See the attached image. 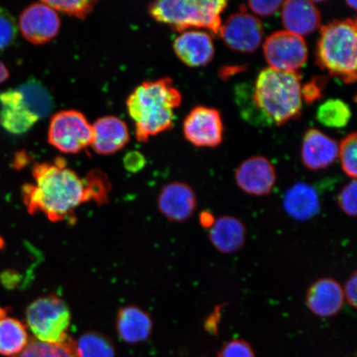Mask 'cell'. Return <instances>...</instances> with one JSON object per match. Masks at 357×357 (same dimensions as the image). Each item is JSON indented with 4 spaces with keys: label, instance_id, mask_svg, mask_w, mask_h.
I'll return each instance as SVG.
<instances>
[{
    "label": "cell",
    "instance_id": "39",
    "mask_svg": "<svg viewBox=\"0 0 357 357\" xmlns=\"http://www.w3.org/2000/svg\"><path fill=\"white\" fill-rule=\"evenodd\" d=\"M26 155L24 153H20L16 155L15 159V167L17 169H21L22 167H24V165L26 162Z\"/></svg>",
    "mask_w": 357,
    "mask_h": 357
},
{
    "label": "cell",
    "instance_id": "5",
    "mask_svg": "<svg viewBox=\"0 0 357 357\" xmlns=\"http://www.w3.org/2000/svg\"><path fill=\"white\" fill-rule=\"evenodd\" d=\"M225 0H163L151 3L150 15L178 33L203 29L218 34L222 24Z\"/></svg>",
    "mask_w": 357,
    "mask_h": 357
},
{
    "label": "cell",
    "instance_id": "22",
    "mask_svg": "<svg viewBox=\"0 0 357 357\" xmlns=\"http://www.w3.org/2000/svg\"><path fill=\"white\" fill-rule=\"evenodd\" d=\"M153 323L149 312L135 305L119 310L116 319L119 337L128 344L145 342L153 332Z\"/></svg>",
    "mask_w": 357,
    "mask_h": 357
},
{
    "label": "cell",
    "instance_id": "16",
    "mask_svg": "<svg viewBox=\"0 0 357 357\" xmlns=\"http://www.w3.org/2000/svg\"><path fill=\"white\" fill-rule=\"evenodd\" d=\"M0 123L8 132L20 135L29 132L39 121L17 89L0 93Z\"/></svg>",
    "mask_w": 357,
    "mask_h": 357
},
{
    "label": "cell",
    "instance_id": "11",
    "mask_svg": "<svg viewBox=\"0 0 357 357\" xmlns=\"http://www.w3.org/2000/svg\"><path fill=\"white\" fill-rule=\"evenodd\" d=\"M20 28L26 41L43 45L51 42L59 33L61 20L57 12L47 3H34L22 12Z\"/></svg>",
    "mask_w": 357,
    "mask_h": 357
},
{
    "label": "cell",
    "instance_id": "28",
    "mask_svg": "<svg viewBox=\"0 0 357 357\" xmlns=\"http://www.w3.org/2000/svg\"><path fill=\"white\" fill-rule=\"evenodd\" d=\"M357 134L350 133L339 144L338 158H340L343 172L352 180L357 176Z\"/></svg>",
    "mask_w": 357,
    "mask_h": 357
},
{
    "label": "cell",
    "instance_id": "13",
    "mask_svg": "<svg viewBox=\"0 0 357 357\" xmlns=\"http://www.w3.org/2000/svg\"><path fill=\"white\" fill-rule=\"evenodd\" d=\"M198 200L195 192L186 183L174 181L160 190L158 205L159 211L169 221L184 222L194 215Z\"/></svg>",
    "mask_w": 357,
    "mask_h": 357
},
{
    "label": "cell",
    "instance_id": "33",
    "mask_svg": "<svg viewBox=\"0 0 357 357\" xmlns=\"http://www.w3.org/2000/svg\"><path fill=\"white\" fill-rule=\"evenodd\" d=\"M327 82L325 77H317L309 83L301 87L302 99L305 100L307 104H312L317 100L320 99Z\"/></svg>",
    "mask_w": 357,
    "mask_h": 357
},
{
    "label": "cell",
    "instance_id": "21",
    "mask_svg": "<svg viewBox=\"0 0 357 357\" xmlns=\"http://www.w3.org/2000/svg\"><path fill=\"white\" fill-rule=\"evenodd\" d=\"M283 205L288 215L298 222L312 220L321 209L318 191L305 182H298L290 187L284 196Z\"/></svg>",
    "mask_w": 357,
    "mask_h": 357
},
{
    "label": "cell",
    "instance_id": "26",
    "mask_svg": "<svg viewBox=\"0 0 357 357\" xmlns=\"http://www.w3.org/2000/svg\"><path fill=\"white\" fill-rule=\"evenodd\" d=\"M351 118V110L346 102L339 99H329L317 109L316 119L324 126L330 128H342Z\"/></svg>",
    "mask_w": 357,
    "mask_h": 357
},
{
    "label": "cell",
    "instance_id": "40",
    "mask_svg": "<svg viewBox=\"0 0 357 357\" xmlns=\"http://www.w3.org/2000/svg\"><path fill=\"white\" fill-rule=\"evenodd\" d=\"M8 77H10V73H8L7 67L0 61V83L6 82Z\"/></svg>",
    "mask_w": 357,
    "mask_h": 357
},
{
    "label": "cell",
    "instance_id": "36",
    "mask_svg": "<svg viewBox=\"0 0 357 357\" xmlns=\"http://www.w3.org/2000/svg\"><path fill=\"white\" fill-rule=\"evenodd\" d=\"M223 307H225L223 305H217L204 321L205 331L214 336H216L218 333Z\"/></svg>",
    "mask_w": 357,
    "mask_h": 357
},
{
    "label": "cell",
    "instance_id": "7",
    "mask_svg": "<svg viewBox=\"0 0 357 357\" xmlns=\"http://www.w3.org/2000/svg\"><path fill=\"white\" fill-rule=\"evenodd\" d=\"M47 138L49 144L61 153H78L92 144V125L77 110L58 112L49 124Z\"/></svg>",
    "mask_w": 357,
    "mask_h": 357
},
{
    "label": "cell",
    "instance_id": "29",
    "mask_svg": "<svg viewBox=\"0 0 357 357\" xmlns=\"http://www.w3.org/2000/svg\"><path fill=\"white\" fill-rule=\"evenodd\" d=\"M56 12L65 13L79 20H86L95 8L96 1L89 0H73V1H43Z\"/></svg>",
    "mask_w": 357,
    "mask_h": 357
},
{
    "label": "cell",
    "instance_id": "30",
    "mask_svg": "<svg viewBox=\"0 0 357 357\" xmlns=\"http://www.w3.org/2000/svg\"><path fill=\"white\" fill-rule=\"evenodd\" d=\"M17 33L15 19L10 13L0 6V50L11 46Z\"/></svg>",
    "mask_w": 357,
    "mask_h": 357
},
{
    "label": "cell",
    "instance_id": "19",
    "mask_svg": "<svg viewBox=\"0 0 357 357\" xmlns=\"http://www.w3.org/2000/svg\"><path fill=\"white\" fill-rule=\"evenodd\" d=\"M281 19L285 31L301 36L314 33L321 25V13L316 4L305 0H288L282 4Z\"/></svg>",
    "mask_w": 357,
    "mask_h": 357
},
{
    "label": "cell",
    "instance_id": "15",
    "mask_svg": "<svg viewBox=\"0 0 357 357\" xmlns=\"http://www.w3.org/2000/svg\"><path fill=\"white\" fill-rule=\"evenodd\" d=\"M174 52L183 63L190 67H202L211 63L215 54L211 35L199 30L181 33L173 43Z\"/></svg>",
    "mask_w": 357,
    "mask_h": 357
},
{
    "label": "cell",
    "instance_id": "18",
    "mask_svg": "<svg viewBox=\"0 0 357 357\" xmlns=\"http://www.w3.org/2000/svg\"><path fill=\"white\" fill-rule=\"evenodd\" d=\"M92 129L91 146L97 154L113 155L123 149L130 140L127 124L115 116L98 119Z\"/></svg>",
    "mask_w": 357,
    "mask_h": 357
},
{
    "label": "cell",
    "instance_id": "3",
    "mask_svg": "<svg viewBox=\"0 0 357 357\" xmlns=\"http://www.w3.org/2000/svg\"><path fill=\"white\" fill-rule=\"evenodd\" d=\"M181 102V93L172 78L139 84L126 102L128 114L135 123L137 140L147 142L151 137L171 130Z\"/></svg>",
    "mask_w": 357,
    "mask_h": 357
},
{
    "label": "cell",
    "instance_id": "38",
    "mask_svg": "<svg viewBox=\"0 0 357 357\" xmlns=\"http://www.w3.org/2000/svg\"><path fill=\"white\" fill-rule=\"evenodd\" d=\"M216 218L214 217L213 213L208 211H203L199 214V223L201 227L205 229H211L215 222Z\"/></svg>",
    "mask_w": 357,
    "mask_h": 357
},
{
    "label": "cell",
    "instance_id": "20",
    "mask_svg": "<svg viewBox=\"0 0 357 357\" xmlns=\"http://www.w3.org/2000/svg\"><path fill=\"white\" fill-rule=\"evenodd\" d=\"M248 230L238 218L222 215L216 218L208 230V238L213 248L222 254L229 255L240 251L247 240Z\"/></svg>",
    "mask_w": 357,
    "mask_h": 357
},
{
    "label": "cell",
    "instance_id": "1",
    "mask_svg": "<svg viewBox=\"0 0 357 357\" xmlns=\"http://www.w3.org/2000/svg\"><path fill=\"white\" fill-rule=\"evenodd\" d=\"M34 184L22 186V195L30 213H42L52 222L67 220L79 205L93 201L89 178L66 167L63 158L36 164Z\"/></svg>",
    "mask_w": 357,
    "mask_h": 357
},
{
    "label": "cell",
    "instance_id": "24",
    "mask_svg": "<svg viewBox=\"0 0 357 357\" xmlns=\"http://www.w3.org/2000/svg\"><path fill=\"white\" fill-rule=\"evenodd\" d=\"M29 109L40 119L50 115L54 109V100L47 89L34 78L26 80L17 88Z\"/></svg>",
    "mask_w": 357,
    "mask_h": 357
},
{
    "label": "cell",
    "instance_id": "4",
    "mask_svg": "<svg viewBox=\"0 0 357 357\" xmlns=\"http://www.w3.org/2000/svg\"><path fill=\"white\" fill-rule=\"evenodd\" d=\"M357 30L356 20H335L322 26L317 44V63L323 70L352 84L356 80Z\"/></svg>",
    "mask_w": 357,
    "mask_h": 357
},
{
    "label": "cell",
    "instance_id": "6",
    "mask_svg": "<svg viewBox=\"0 0 357 357\" xmlns=\"http://www.w3.org/2000/svg\"><path fill=\"white\" fill-rule=\"evenodd\" d=\"M26 325L34 338L48 342H65L70 337L71 312L68 305L56 296H44L31 303L26 310Z\"/></svg>",
    "mask_w": 357,
    "mask_h": 357
},
{
    "label": "cell",
    "instance_id": "8",
    "mask_svg": "<svg viewBox=\"0 0 357 357\" xmlns=\"http://www.w3.org/2000/svg\"><path fill=\"white\" fill-rule=\"evenodd\" d=\"M263 51L270 68L285 73H298L309 57L305 40L285 30L268 36Z\"/></svg>",
    "mask_w": 357,
    "mask_h": 357
},
{
    "label": "cell",
    "instance_id": "37",
    "mask_svg": "<svg viewBox=\"0 0 357 357\" xmlns=\"http://www.w3.org/2000/svg\"><path fill=\"white\" fill-rule=\"evenodd\" d=\"M123 162L125 168L131 172H139L146 164L144 156L138 151H130L125 155Z\"/></svg>",
    "mask_w": 357,
    "mask_h": 357
},
{
    "label": "cell",
    "instance_id": "9",
    "mask_svg": "<svg viewBox=\"0 0 357 357\" xmlns=\"http://www.w3.org/2000/svg\"><path fill=\"white\" fill-rule=\"evenodd\" d=\"M218 34L231 50L252 53L261 46L264 29L260 20L243 10L227 17Z\"/></svg>",
    "mask_w": 357,
    "mask_h": 357
},
{
    "label": "cell",
    "instance_id": "14",
    "mask_svg": "<svg viewBox=\"0 0 357 357\" xmlns=\"http://www.w3.org/2000/svg\"><path fill=\"white\" fill-rule=\"evenodd\" d=\"M305 302L307 309L314 315L323 319L332 318L344 305L342 285L331 278L317 280L307 289Z\"/></svg>",
    "mask_w": 357,
    "mask_h": 357
},
{
    "label": "cell",
    "instance_id": "25",
    "mask_svg": "<svg viewBox=\"0 0 357 357\" xmlns=\"http://www.w3.org/2000/svg\"><path fill=\"white\" fill-rule=\"evenodd\" d=\"M12 357H79L75 341L71 337L65 342L48 343L30 338L28 345L20 354Z\"/></svg>",
    "mask_w": 357,
    "mask_h": 357
},
{
    "label": "cell",
    "instance_id": "27",
    "mask_svg": "<svg viewBox=\"0 0 357 357\" xmlns=\"http://www.w3.org/2000/svg\"><path fill=\"white\" fill-rule=\"evenodd\" d=\"M79 357H115V347L108 337L96 332H88L75 342Z\"/></svg>",
    "mask_w": 357,
    "mask_h": 357
},
{
    "label": "cell",
    "instance_id": "41",
    "mask_svg": "<svg viewBox=\"0 0 357 357\" xmlns=\"http://www.w3.org/2000/svg\"><path fill=\"white\" fill-rule=\"evenodd\" d=\"M347 4L348 7L354 8V10H356L357 2L356 0H348V1H347Z\"/></svg>",
    "mask_w": 357,
    "mask_h": 357
},
{
    "label": "cell",
    "instance_id": "23",
    "mask_svg": "<svg viewBox=\"0 0 357 357\" xmlns=\"http://www.w3.org/2000/svg\"><path fill=\"white\" fill-rule=\"evenodd\" d=\"M26 326L13 318L0 319V355L15 356L24 349L29 341Z\"/></svg>",
    "mask_w": 357,
    "mask_h": 357
},
{
    "label": "cell",
    "instance_id": "34",
    "mask_svg": "<svg viewBox=\"0 0 357 357\" xmlns=\"http://www.w3.org/2000/svg\"><path fill=\"white\" fill-rule=\"evenodd\" d=\"M284 1L275 0V1H249L248 8L256 15L261 17H268L273 15L278 12Z\"/></svg>",
    "mask_w": 357,
    "mask_h": 357
},
{
    "label": "cell",
    "instance_id": "10",
    "mask_svg": "<svg viewBox=\"0 0 357 357\" xmlns=\"http://www.w3.org/2000/svg\"><path fill=\"white\" fill-rule=\"evenodd\" d=\"M183 131L187 141L196 146H220L223 140L220 112L209 107H195L185 119Z\"/></svg>",
    "mask_w": 357,
    "mask_h": 357
},
{
    "label": "cell",
    "instance_id": "17",
    "mask_svg": "<svg viewBox=\"0 0 357 357\" xmlns=\"http://www.w3.org/2000/svg\"><path fill=\"white\" fill-rule=\"evenodd\" d=\"M339 144L319 129L311 128L303 136L301 160L310 171L326 169L338 158Z\"/></svg>",
    "mask_w": 357,
    "mask_h": 357
},
{
    "label": "cell",
    "instance_id": "32",
    "mask_svg": "<svg viewBox=\"0 0 357 357\" xmlns=\"http://www.w3.org/2000/svg\"><path fill=\"white\" fill-rule=\"evenodd\" d=\"M218 357H256V355L249 342L243 339H233L225 343Z\"/></svg>",
    "mask_w": 357,
    "mask_h": 357
},
{
    "label": "cell",
    "instance_id": "31",
    "mask_svg": "<svg viewBox=\"0 0 357 357\" xmlns=\"http://www.w3.org/2000/svg\"><path fill=\"white\" fill-rule=\"evenodd\" d=\"M356 180H352L339 192L337 204L347 216L355 218L357 213Z\"/></svg>",
    "mask_w": 357,
    "mask_h": 357
},
{
    "label": "cell",
    "instance_id": "12",
    "mask_svg": "<svg viewBox=\"0 0 357 357\" xmlns=\"http://www.w3.org/2000/svg\"><path fill=\"white\" fill-rule=\"evenodd\" d=\"M236 185L244 193L253 196L269 195L276 183L273 164L263 155L243 160L235 172Z\"/></svg>",
    "mask_w": 357,
    "mask_h": 357
},
{
    "label": "cell",
    "instance_id": "2",
    "mask_svg": "<svg viewBox=\"0 0 357 357\" xmlns=\"http://www.w3.org/2000/svg\"><path fill=\"white\" fill-rule=\"evenodd\" d=\"M300 73L268 67L259 73L241 99L239 109L254 126H281L301 114L303 102Z\"/></svg>",
    "mask_w": 357,
    "mask_h": 357
},
{
    "label": "cell",
    "instance_id": "35",
    "mask_svg": "<svg viewBox=\"0 0 357 357\" xmlns=\"http://www.w3.org/2000/svg\"><path fill=\"white\" fill-rule=\"evenodd\" d=\"M356 287L357 275L356 271H354L350 278L347 280L344 287L342 288L345 301L354 309H356L357 303Z\"/></svg>",
    "mask_w": 357,
    "mask_h": 357
}]
</instances>
